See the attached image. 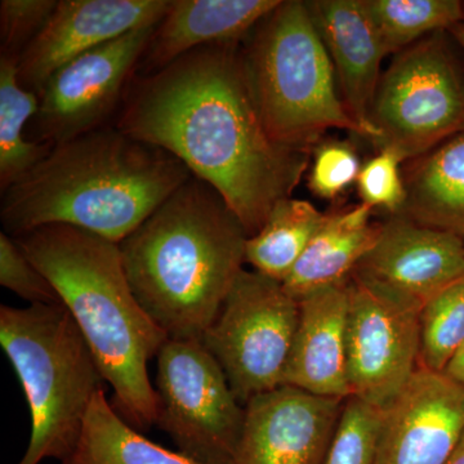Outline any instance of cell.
Listing matches in <instances>:
<instances>
[{
  "label": "cell",
  "mask_w": 464,
  "mask_h": 464,
  "mask_svg": "<svg viewBox=\"0 0 464 464\" xmlns=\"http://www.w3.org/2000/svg\"><path fill=\"white\" fill-rule=\"evenodd\" d=\"M350 280L299 301V322L283 384L313 395L347 400Z\"/></svg>",
  "instance_id": "17"
},
{
  "label": "cell",
  "mask_w": 464,
  "mask_h": 464,
  "mask_svg": "<svg viewBox=\"0 0 464 464\" xmlns=\"http://www.w3.org/2000/svg\"><path fill=\"white\" fill-rule=\"evenodd\" d=\"M404 179L400 215L464 240V130L414 159Z\"/></svg>",
  "instance_id": "20"
},
{
  "label": "cell",
  "mask_w": 464,
  "mask_h": 464,
  "mask_svg": "<svg viewBox=\"0 0 464 464\" xmlns=\"http://www.w3.org/2000/svg\"><path fill=\"white\" fill-rule=\"evenodd\" d=\"M401 163L398 154L390 150L378 151L362 167L357 177V190L362 203L372 209H383L391 216L400 215L404 210L406 188L401 173Z\"/></svg>",
  "instance_id": "28"
},
{
  "label": "cell",
  "mask_w": 464,
  "mask_h": 464,
  "mask_svg": "<svg viewBox=\"0 0 464 464\" xmlns=\"http://www.w3.org/2000/svg\"><path fill=\"white\" fill-rule=\"evenodd\" d=\"M56 0H2L0 45L2 57L16 61L47 25Z\"/></svg>",
  "instance_id": "29"
},
{
  "label": "cell",
  "mask_w": 464,
  "mask_h": 464,
  "mask_svg": "<svg viewBox=\"0 0 464 464\" xmlns=\"http://www.w3.org/2000/svg\"><path fill=\"white\" fill-rule=\"evenodd\" d=\"M169 5V0H60L18 58V81L39 96L70 61L139 27L158 25Z\"/></svg>",
  "instance_id": "14"
},
{
  "label": "cell",
  "mask_w": 464,
  "mask_h": 464,
  "mask_svg": "<svg viewBox=\"0 0 464 464\" xmlns=\"http://www.w3.org/2000/svg\"><path fill=\"white\" fill-rule=\"evenodd\" d=\"M282 0H174L140 61L154 74L183 54L217 44H240Z\"/></svg>",
  "instance_id": "18"
},
{
  "label": "cell",
  "mask_w": 464,
  "mask_h": 464,
  "mask_svg": "<svg viewBox=\"0 0 464 464\" xmlns=\"http://www.w3.org/2000/svg\"><path fill=\"white\" fill-rule=\"evenodd\" d=\"M0 342L32 414V436L18 464L61 462L74 453L103 377L63 304L0 307Z\"/></svg>",
  "instance_id": "6"
},
{
  "label": "cell",
  "mask_w": 464,
  "mask_h": 464,
  "mask_svg": "<svg viewBox=\"0 0 464 464\" xmlns=\"http://www.w3.org/2000/svg\"><path fill=\"white\" fill-rule=\"evenodd\" d=\"M464 433V387L418 366L381 409L375 464H445Z\"/></svg>",
  "instance_id": "13"
},
{
  "label": "cell",
  "mask_w": 464,
  "mask_h": 464,
  "mask_svg": "<svg viewBox=\"0 0 464 464\" xmlns=\"http://www.w3.org/2000/svg\"><path fill=\"white\" fill-rule=\"evenodd\" d=\"M240 44L197 48L154 74L134 76L115 127L179 159L253 237L275 206L292 198L311 154L271 139Z\"/></svg>",
  "instance_id": "1"
},
{
  "label": "cell",
  "mask_w": 464,
  "mask_h": 464,
  "mask_svg": "<svg viewBox=\"0 0 464 464\" xmlns=\"http://www.w3.org/2000/svg\"><path fill=\"white\" fill-rule=\"evenodd\" d=\"M448 33L451 34L454 41H456L458 44L460 45V48H462L464 51V21L463 23L457 24L456 26L451 27Z\"/></svg>",
  "instance_id": "33"
},
{
  "label": "cell",
  "mask_w": 464,
  "mask_h": 464,
  "mask_svg": "<svg viewBox=\"0 0 464 464\" xmlns=\"http://www.w3.org/2000/svg\"><path fill=\"white\" fill-rule=\"evenodd\" d=\"M159 427L179 453L200 464H228L246 408L200 340L168 338L158 353Z\"/></svg>",
  "instance_id": "9"
},
{
  "label": "cell",
  "mask_w": 464,
  "mask_h": 464,
  "mask_svg": "<svg viewBox=\"0 0 464 464\" xmlns=\"http://www.w3.org/2000/svg\"><path fill=\"white\" fill-rule=\"evenodd\" d=\"M381 409L362 400H346L323 464H375Z\"/></svg>",
  "instance_id": "26"
},
{
  "label": "cell",
  "mask_w": 464,
  "mask_h": 464,
  "mask_svg": "<svg viewBox=\"0 0 464 464\" xmlns=\"http://www.w3.org/2000/svg\"><path fill=\"white\" fill-rule=\"evenodd\" d=\"M0 284L29 301L30 304H63L50 280L5 232L0 234Z\"/></svg>",
  "instance_id": "30"
},
{
  "label": "cell",
  "mask_w": 464,
  "mask_h": 464,
  "mask_svg": "<svg viewBox=\"0 0 464 464\" xmlns=\"http://www.w3.org/2000/svg\"><path fill=\"white\" fill-rule=\"evenodd\" d=\"M420 310L357 277L350 279L347 374L351 398L384 408L420 366Z\"/></svg>",
  "instance_id": "10"
},
{
  "label": "cell",
  "mask_w": 464,
  "mask_h": 464,
  "mask_svg": "<svg viewBox=\"0 0 464 464\" xmlns=\"http://www.w3.org/2000/svg\"><path fill=\"white\" fill-rule=\"evenodd\" d=\"M344 402L285 384L256 396L228 464H323Z\"/></svg>",
  "instance_id": "12"
},
{
  "label": "cell",
  "mask_w": 464,
  "mask_h": 464,
  "mask_svg": "<svg viewBox=\"0 0 464 464\" xmlns=\"http://www.w3.org/2000/svg\"><path fill=\"white\" fill-rule=\"evenodd\" d=\"M378 151L414 160L464 130V69L447 32L427 36L393 58L371 110Z\"/></svg>",
  "instance_id": "7"
},
{
  "label": "cell",
  "mask_w": 464,
  "mask_h": 464,
  "mask_svg": "<svg viewBox=\"0 0 464 464\" xmlns=\"http://www.w3.org/2000/svg\"><path fill=\"white\" fill-rule=\"evenodd\" d=\"M444 374L464 387V342L460 344V347L458 348L454 356L451 357L447 369H445Z\"/></svg>",
  "instance_id": "31"
},
{
  "label": "cell",
  "mask_w": 464,
  "mask_h": 464,
  "mask_svg": "<svg viewBox=\"0 0 464 464\" xmlns=\"http://www.w3.org/2000/svg\"><path fill=\"white\" fill-rule=\"evenodd\" d=\"M463 342L464 276L440 290L420 310V368L444 373Z\"/></svg>",
  "instance_id": "25"
},
{
  "label": "cell",
  "mask_w": 464,
  "mask_h": 464,
  "mask_svg": "<svg viewBox=\"0 0 464 464\" xmlns=\"http://www.w3.org/2000/svg\"><path fill=\"white\" fill-rule=\"evenodd\" d=\"M63 464H200L143 438L100 391L85 418L81 441Z\"/></svg>",
  "instance_id": "21"
},
{
  "label": "cell",
  "mask_w": 464,
  "mask_h": 464,
  "mask_svg": "<svg viewBox=\"0 0 464 464\" xmlns=\"http://www.w3.org/2000/svg\"><path fill=\"white\" fill-rule=\"evenodd\" d=\"M387 54L406 50L427 36L449 32L464 21L458 0H362Z\"/></svg>",
  "instance_id": "24"
},
{
  "label": "cell",
  "mask_w": 464,
  "mask_h": 464,
  "mask_svg": "<svg viewBox=\"0 0 464 464\" xmlns=\"http://www.w3.org/2000/svg\"><path fill=\"white\" fill-rule=\"evenodd\" d=\"M191 176L169 152L105 125L54 146L3 192V232L69 225L121 244Z\"/></svg>",
  "instance_id": "2"
},
{
  "label": "cell",
  "mask_w": 464,
  "mask_h": 464,
  "mask_svg": "<svg viewBox=\"0 0 464 464\" xmlns=\"http://www.w3.org/2000/svg\"><path fill=\"white\" fill-rule=\"evenodd\" d=\"M308 188L322 199L333 200L357 182L362 161L355 146L348 141H324L313 150Z\"/></svg>",
  "instance_id": "27"
},
{
  "label": "cell",
  "mask_w": 464,
  "mask_h": 464,
  "mask_svg": "<svg viewBox=\"0 0 464 464\" xmlns=\"http://www.w3.org/2000/svg\"><path fill=\"white\" fill-rule=\"evenodd\" d=\"M39 110V96L18 81L17 63L0 57V190L5 192L50 154V143L27 141L24 130Z\"/></svg>",
  "instance_id": "23"
},
{
  "label": "cell",
  "mask_w": 464,
  "mask_h": 464,
  "mask_svg": "<svg viewBox=\"0 0 464 464\" xmlns=\"http://www.w3.org/2000/svg\"><path fill=\"white\" fill-rule=\"evenodd\" d=\"M298 322L299 302L282 283L257 271H241L200 340L241 405L283 386Z\"/></svg>",
  "instance_id": "8"
},
{
  "label": "cell",
  "mask_w": 464,
  "mask_h": 464,
  "mask_svg": "<svg viewBox=\"0 0 464 464\" xmlns=\"http://www.w3.org/2000/svg\"><path fill=\"white\" fill-rule=\"evenodd\" d=\"M328 213L301 199H284L275 206L264 227L249 237L246 262L255 271L283 283L308 244L326 221Z\"/></svg>",
  "instance_id": "22"
},
{
  "label": "cell",
  "mask_w": 464,
  "mask_h": 464,
  "mask_svg": "<svg viewBox=\"0 0 464 464\" xmlns=\"http://www.w3.org/2000/svg\"><path fill=\"white\" fill-rule=\"evenodd\" d=\"M249 235L194 174L121 244L134 297L168 338L201 340L244 270Z\"/></svg>",
  "instance_id": "3"
},
{
  "label": "cell",
  "mask_w": 464,
  "mask_h": 464,
  "mask_svg": "<svg viewBox=\"0 0 464 464\" xmlns=\"http://www.w3.org/2000/svg\"><path fill=\"white\" fill-rule=\"evenodd\" d=\"M373 209L365 204L328 213L283 286L301 301L317 290L351 279L357 265L373 248L381 224H372Z\"/></svg>",
  "instance_id": "19"
},
{
  "label": "cell",
  "mask_w": 464,
  "mask_h": 464,
  "mask_svg": "<svg viewBox=\"0 0 464 464\" xmlns=\"http://www.w3.org/2000/svg\"><path fill=\"white\" fill-rule=\"evenodd\" d=\"M306 5L331 57L342 100L365 139L373 141L375 130L369 118L381 81L382 61L387 53L364 3L313 0Z\"/></svg>",
  "instance_id": "16"
},
{
  "label": "cell",
  "mask_w": 464,
  "mask_h": 464,
  "mask_svg": "<svg viewBox=\"0 0 464 464\" xmlns=\"http://www.w3.org/2000/svg\"><path fill=\"white\" fill-rule=\"evenodd\" d=\"M351 276L423 307L464 276V240L404 215L391 216Z\"/></svg>",
  "instance_id": "15"
},
{
  "label": "cell",
  "mask_w": 464,
  "mask_h": 464,
  "mask_svg": "<svg viewBox=\"0 0 464 464\" xmlns=\"http://www.w3.org/2000/svg\"><path fill=\"white\" fill-rule=\"evenodd\" d=\"M445 464H464V433L462 439L458 442L457 448L454 449L451 456Z\"/></svg>",
  "instance_id": "32"
},
{
  "label": "cell",
  "mask_w": 464,
  "mask_h": 464,
  "mask_svg": "<svg viewBox=\"0 0 464 464\" xmlns=\"http://www.w3.org/2000/svg\"><path fill=\"white\" fill-rule=\"evenodd\" d=\"M14 239L75 320L121 418L133 429H150L158 422L159 398L148 365L168 335L134 297L119 244L69 225L43 226Z\"/></svg>",
  "instance_id": "4"
},
{
  "label": "cell",
  "mask_w": 464,
  "mask_h": 464,
  "mask_svg": "<svg viewBox=\"0 0 464 464\" xmlns=\"http://www.w3.org/2000/svg\"><path fill=\"white\" fill-rule=\"evenodd\" d=\"M157 25L139 27L70 61L51 76L34 116L36 139L56 146L105 127L127 93Z\"/></svg>",
  "instance_id": "11"
},
{
  "label": "cell",
  "mask_w": 464,
  "mask_h": 464,
  "mask_svg": "<svg viewBox=\"0 0 464 464\" xmlns=\"http://www.w3.org/2000/svg\"><path fill=\"white\" fill-rule=\"evenodd\" d=\"M241 47L250 93L271 139L311 154L326 130L364 137L337 93L328 51L301 0H286Z\"/></svg>",
  "instance_id": "5"
}]
</instances>
